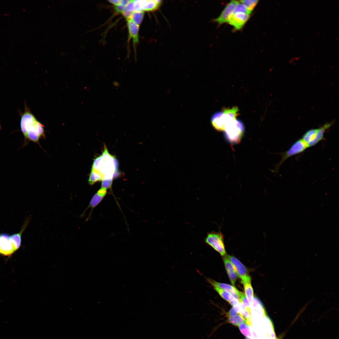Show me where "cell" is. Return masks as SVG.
Returning a JSON list of instances; mask_svg holds the SVG:
<instances>
[{
    "instance_id": "2",
    "label": "cell",
    "mask_w": 339,
    "mask_h": 339,
    "mask_svg": "<svg viewBox=\"0 0 339 339\" xmlns=\"http://www.w3.org/2000/svg\"><path fill=\"white\" fill-rule=\"evenodd\" d=\"M239 115V109L236 106L224 108L222 111L215 113L212 116L211 123L213 127L219 131H224L225 126L236 120Z\"/></svg>"
},
{
    "instance_id": "7",
    "label": "cell",
    "mask_w": 339,
    "mask_h": 339,
    "mask_svg": "<svg viewBox=\"0 0 339 339\" xmlns=\"http://www.w3.org/2000/svg\"><path fill=\"white\" fill-rule=\"evenodd\" d=\"M307 148V144L302 138L296 141L287 150L281 153V160L278 164L277 169H278L288 158L303 152Z\"/></svg>"
},
{
    "instance_id": "16",
    "label": "cell",
    "mask_w": 339,
    "mask_h": 339,
    "mask_svg": "<svg viewBox=\"0 0 339 339\" xmlns=\"http://www.w3.org/2000/svg\"><path fill=\"white\" fill-rule=\"evenodd\" d=\"M208 281L213 286H216L221 288L231 294L234 298L238 300L237 294L239 290L234 286L211 280H208Z\"/></svg>"
},
{
    "instance_id": "27",
    "label": "cell",
    "mask_w": 339,
    "mask_h": 339,
    "mask_svg": "<svg viewBox=\"0 0 339 339\" xmlns=\"http://www.w3.org/2000/svg\"><path fill=\"white\" fill-rule=\"evenodd\" d=\"M113 178H103L102 180L101 188L107 190L111 187Z\"/></svg>"
},
{
    "instance_id": "13",
    "label": "cell",
    "mask_w": 339,
    "mask_h": 339,
    "mask_svg": "<svg viewBox=\"0 0 339 339\" xmlns=\"http://www.w3.org/2000/svg\"><path fill=\"white\" fill-rule=\"evenodd\" d=\"M250 15L243 13L233 14L228 23L233 26L236 30H240L245 24L250 17Z\"/></svg>"
},
{
    "instance_id": "29",
    "label": "cell",
    "mask_w": 339,
    "mask_h": 339,
    "mask_svg": "<svg viewBox=\"0 0 339 339\" xmlns=\"http://www.w3.org/2000/svg\"><path fill=\"white\" fill-rule=\"evenodd\" d=\"M126 7L122 5L114 6V8L115 13H121L122 14L125 10Z\"/></svg>"
},
{
    "instance_id": "10",
    "label": "cell",
    "mask_w": 339,
    "mask_h": 339,
    "mask_svg": "<svg viewBox=\"0 0 339 339\" xmlns=\"http://www.w3.org/2000/svg\"><path fill=\"white\" fill-rule=\"evenodd\" d=\"M239 1L232 0L226 6L222 12L219 16L214 20V21L221 24L226 23H228L233 13L234 9L239 3Z\"/></svg>"
},
{
    "instance_id": "1",
    "label": "cell",
    "mask_w": 339,
    "mask_h": 339,
    "mask_svg": "<svg viewBox=\"0 0 339 339\" xmlns=\"http://www.w3.org/2000/svg\"><path fill=\"white\" fill-rule=\"evenodd\" d=\"M118 167L117 161L111 155L106 148H105L102 154L96 158L93 163L92 170L95 171L102 177L110 175L114 177L117 173Z\"/></svg>"
},
{
    "instance_id": "25",
    "label": "cell",
    "mask_w": 339,
    "mask_h": 339,
    "mask_svg": "<svg viewBox=\"0 0 339 339\" xmlns=\"http://www.w3.org/2000/svg\"><path fill=\"white\" fill-rule=\"evenodd\" d=\"M239 328L241 333L245 336H249L252 337L250 327L246 323H242L240 324L239 326Z\"/></svg>"
},
{
    "instance_id": "8",
    "label": "cell",
    "mask_w": 339,
    "mask_h": 339,
    "mask_svg": "<svg viewBox=\"0 0 339 339\" xmlns=\"http://www.w3.org/2000/svg\"><path fill=\"white\" fill-rule=\"evenodd\" d=\"M44 126L37 119L28 126L27 131V138L30 141L37 142L40 137L44 135Z\"/></svg>"
},
{
    "instance_id": "12",
    "label": "cell",
    "mask_w": 339,
    "mask_h": 339,
    "mask_svg": "<svg viewBox=\"0 0 339 339\" xmlns=\"http://www.w3.org/2000/svg\"><path fill=\"white\" fill-rule=\"evenodd\" d=\"M226 256L232 264L237 276L241 279V282L249 276L245 266L237 258L229 255Z\"/></svg>"
},
{
    "instance_id": "30",
    "label": "cell",
    "mask_w": 339,
    "mask_h": 339,
    "mask_svg": "<svg viewBox=\"0 0 339 339\" xmlns=\"http://www.w3.org/2000/svg\"><path fill=\"white\" fill-rule=\"evenodd\" d=\"M238 314V313L233 307L229 311L228 315L229 317H233L236 315Z\"/></svg>"
},
{
    "instance_id": "22",
    "label": "cell",
    "mask_w": 339,
    "mask_h": 339,
    "mask_svg": "<svg viewBox=\"0 0 339 339\" xmlns=\"http://www.w3.org/2000/svg\"><path fill=\"white\" fill-rule=\"evenodd\" d=\"M102 176L98 172L91 170L88 180L89 183L93 185L97 181L102 180Z\"/></svg>"
},
{
    "instance_id": "31",
    "label": "cell",
    "mask_w": 339,
    "mask_h": 339,
    "mask_svg": "<svg viewBox=\"0 0 339 339\" xmlns=\"http://www.w3.org/2000/svg\"><path fill=\"white\" fill-rule=\"evenodd\" d=\"M113 84L114 85L116 86H118L119 85V83L116 82L114 83Z\"/></svg>"
},
{
    "instance_id": "18",
    "label": "cell",
    "mask_w": 339,
    "mask_h": 339,
    "mask_svg": "<svg viewBox=\"0 0 339 339\" xmlns=\"http://www.w3.org/2000/svg\"><path fill=\"white\" fill-rule=\"evenodd\" d=\"M244 288L245 294L250 305L254 298L253 291L251 283V279L249 276L246 279L241 282Z\"/></svg>"
},
{
    "instance_id": "11",
    "label": "cell",
    "mask_w": 339,
    "mask_h": 339,
    "mask_svg": "<svg viewBox=\"0 0 339 339\" xmlns=\"http://www.w3.org/2000/svg\"><path fill=\"white\" fill-rule=\"evenodd\" d=\"M36 119L30 109L26 106L25 111L21 116L20 121L21 130L26 139L27 138V131L28 126Z\"/></svg>"
},
{
    "instance_id": "17",
    "label": "cell",
    "mask_w": 339,
    "mask_h": 339,
    "mask_svg": "<svg viewBox=\"0 0 339 339\" xmlns=\"http://www.w3.org/2000/svg\"><path fill=\"white\" fill-rule=\"evenodd\" d=\"M223 261L231 282L233 285H234L236 282L237 276L234 267L231 262L226 256L224 257Z\"/></svg>"
},
{
    "instance_id": "24",
    "label": "cell",
    "mask_w": 339,
    "mask_h": 339,
    "mask_svg": "<svg viewBox=\"0 0 339 339\" xmlns=\"http://www.w3.org/2000/svg\"><path fill=\"white\" fill-rule=\"evenodd\" d=\"M251 13L247 9L245 5L239 1L234 9L233 14L238 13H243L250 14Z\"/></svg>"
},
{
    "instance_id": "14",
    "label": "cell",
    "mask_w": 339,
    "mask_h": 339,
    "mask_svg": "<svg viewBox=\"0 0 339 339\" xmlns=\"http://www.w3.org/2000/svg\"><path fill=\"white\" fill-rule=\"evenodd\" d=\"M107 191L106 189L101 187L93 196L87 207L81 215L83 216L88 209L91 208L90 213L86 220H88L90 218L94 208L102 201L105 196L107 193Z\"/></svg>"
},
{
    "instance_id": "15",
    "label": "cell",
    "mask_w": 339,
    "mask_h": 339,
    "mask_svg": "<svg viewBox=\"0 0 339 339\" xmlns=\"http://www.w3.org/2000/svg\"><path fill=\"white\" fill-rule=\"evenodd\" d=\"M126 19L127 21L129 33V40L131 39H132L134 47L135 48L136 44L139 41V25L129 18Z\"/></svg>"
},
{
    "instance_id": "9",
    "label": "cell",
    "mask_w": 339,
    "mask_h": 339,
    "mask_svg": "<svg viewBox=\"0 0 339 339\" xmlns=\"http://www.w3.org/2000/svg\"><path fill=\"white\" fill-rule=\"evenodd\" d=\"M160 3L158 1L132 0L133 11H153L159 7Z\"/></svg>"
},
{
    "instance_id": "32",
    "label": "cell",
    "mask_w": 339,
    "mask_h": 339,
    "mask_svg": "<svg viewBox=\"0 0 339 339\" xmlns=\"http://www.w3.org/2000/svg\"><path fill=\"white\" fill-rule=\"evenodd\" d=\"M246 339H253L251 337L249 336H247L246 337Z\"/></svg>"
},
{
    "instance_id": "26",
    "label": "cell",
    "mask_w": 339,
    "mask_h": 339,
    "mask_svg": "<svg viewBox=\"0 0 339 339\" xmlns=\"http://www.w3.org/2000/svg\"><path fill=\"white\" fill-rule=\"evenodd\" d=\"M237 295L239 301L246 308L250 309V305L245 294L243 292L238 291Z\"/></svg>"
},
{
    "instance_id": "21",
    "label": "cell",
    "mask_w": 339,
    "mask_h": 339,
    "mask_svg": "<svg viewBox=\"0 0 339 339\" xmlns=\"http://www.w3.org/2000/svg\"><path fill=\"white\" fill-rule=\"evenodd\" d=\"M214 289L218 293L219 295L224 299L229 302L235 298L231 294L216 286H213Z\"/></svg>"
},
{
    "instance_id": "28",
    "label": "cell",
    "mask_w": 339,
    "mask_h": 339,
    "mask_svg": "<svg viewBox=\"0 0 339 339\" xmlns=\"http://www.w3.org/2000/svg\"><path fill=\"white\" fill-rule=\"evenodd\" d=\"M108 1L112 4L114 6H117L120 5H122L126 6L129 3L130 0H109Z\"/></svg>"
},
{
    "instance_id": "5",
    "label": "cell",
    "mask_w": 339,
    "mask_h": 339,
    "mask_svg": "<svg viewBox=\"0 0 339 339\" xmlns=\"http://www.w3.org/2000/svg\"><path fill=\"white\" fill-rule=\"evenodd\" d=\"M205 241L222 256L225 255L223 236L220 232L209 233L205 238Z\"/></svg>"
},
{
    "instance_id": "33",
    "label": "cell",
    "mask_w": 339,
    "mask_h": 339,
    "mask_svg": "<svg viewBox=\"0 0 339 339\" xmlns=\"http://www.w3.org/2000/svg\"><path fill=\"white\" fill-rule=\"evenodd\" d=\"M1 126L0 124V129H1Z\"/></svg>"
},
{
    "instance_id": "20",
    "label": "cell",
    "mask_w": 339,
    "mask_h": 339,
    "mask_svg": "<svg viewBox=\"0 0 339 339\" xmlns=\"http://www.w3.org/2000/svg\"><path fill=\"white\" fill-rule=\"evenodd\" d=\"M229 321L235 326H238L240 324L242 323H247L246 320L239 314L233 317H229Z\"/></svg>"
},
{
    "instance_id": "23",
    "label": "cell",
    "mask_w": 339,
    "mask_h": 339,
    "mask_svg": "<svg viewBox=\"0 0 339 339\" xmlns=\"http://www.w3.org/2000/svg\"><path fill=\"white\" fill-rule=\"evenodd\" d=\"M259 1L257 0H244L239 2L245 5L251 12L256 7Z\"/></svg>"
},
{
    "instance_id": "3",
    "label": "cell",
    "mask_w": 339,
    "mask_h": 339,
    "mask_svg": "<svg viewBox=\"0 0 339 339\" xmlns=\"http://www.w3.org/2000/svg\"><path fill=\"white\" fill-rule=\"evenodd\" d=\"M224 137L231 144L238 143L240 142L244 131L243 123L239 120H236L228 123L224 130Z\"/></svg>"
},
{
    "instance_id": "4",
    "label": "cell",
    "mask_w": 339,
    "mask_h": 339,
    "mask_svg": "<svg viewBox=\"0 0 339 339\" xmlns=\"http://www.w3.org/2000/svg\"><path fill=\"white\" fill-rule=\"evenodd\" d=\"M331 124V123H327L319 128L311 129L307 131L301 138L308 148L313 146L323 139L326 131L330 127Z\"/></svg>"
},
{
    "instance_id": "19",
    "label": "cell",
    "mask_w": 339,
    "mask_h": 339,
    "mask_svg": "<svg viewBox=\"0 0 339 339\" xmlns=\"http://www.w3.org/2000/svg\"><path fill=\"white\" fill-rule=\"evenodd\" d=\"M144 16V11H135L132 12L129 17L127 18L130 19L140 26L143 21Z\"/></svg>"
},
{
    "instance_id": "6",
    "label": "cell",
    "mask_w": 339,
    "mask_h": 339,
    "mask_svg": "<svg viewBox=\"0 0 339 339\" xmlns=\"http://www.w3.org/2000/svg\"><path fill=\"white\" fill-rule=\"evenodd\" d=\"M19 248L11 235L6 233L0 234V254L10 256Z\"/></svg>"
}]
</instances>
